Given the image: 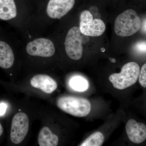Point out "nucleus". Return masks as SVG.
<instances>
[{"mask_svg":"<svg viewBox=\"0 0 146 146\" xmlns=\"http://www.w3.org/2000/svg\"><path fill=\"white\" fill-rule=\"evenodd\" d=\"M141 21L133 9H128L120 14L115 21V33L121 36H131L141 28Z\"/></svg>","mask_w":146,"mask_h":146,"instance_id":"obj_1","label":"nucleus"},{"mask_svg":"<svg viewBox=\"0 0 146 146\" xmlns=\"http://www.w3.org/2000/svg\"><path fill=\"white\" fill-rule=\"evenodd\" d=\"M140 67L137 63L131 62L125 64L119 73L110 76V81L116 89L123 90L136 83L139 77Z\"/></svg>","mask_w":146,"mask_h":146,"instance_id":"obj_2","label":"nucleus"},{"mask_svg":"<svg viewBox=\"0 0 146 146\" xmlns=\"http://www.w3.org/2000/svg\"><path fill=\"white\" fill-rule=\"evenodd\" d=\"M56 104L58 107L64 112L79 117L87 116L91 110L90 102L84 98L62 97L58 100Z\"/></svg>","mask_w":146,"mask_h":146,"instance_id":"obj_3","label":"nucleus"},{"mask_svg":"<svg viewBox=\"0 0 146 146\" xmlns=\"http://www.w3.org/2000/svg\"><path fill=\"white\" fill-rule=\"evenodd\" d=\"M106 25L100 19H94V17L88 10L82 11L80 16V30L82 34L86 36H101L106 30Z\"/></svg>","mask_w":146,"mask_h":146,"instance_id":"obj_4","label":"nucleus"},{"mask_svg":"<svg viewBox=\"0 0 146 146\" xmlns=\"http://www.w3.org/2000/svg\"><path fill=\"white\" fill-rule=\"evenodd\" d=\"M79 28L74 27L68 31L64 45L66 53L71 59L79 60L83 54L82 38Z\"/></svg>","mask_w":146,"mask_h":146,"instance_id":"obj_5","label":"nucleus"},{"mask_svg":"<svg viewBox=\"0 0 146 146\" xmlns=\"http://www.w3.org/2000/svg\"><path fill=\"white\" fill-rule=\"evenodd\" d=\"M29 121L27 115L23 112H18L12 119L10 138L14 144H19L25 138L29 129Z\"/></svg>","mask_w":146,"mask_h":146,"instance_id":"obj_6","label":"nucleus"},{"mask_svg":"<svg viewBox=\"0 0 146 146\" xmlns=\"http://www.w3.org/2000/svg\"><path fill=\"white\" fill-rule=\"evenodd\" d=\"M27 52L33 56L49 57L55 52V48L50 39L40 38L30 42L27 46Z\"/></svg>","mask_w":146,"mask_h":146,"instance_id":"obj_7","label":"nucleus"},{"mask_svg":"<svg viewBox=\"0 0 146 146\" xmlns=\"http://www.w3.org/2000/svg\"><path fill=\"white\" fill-rule=\"evenodd\" d=\"M75 0H50L46 9L47 15L52 19H60L74 7Z\"/></svg>","mask_w":146,"mask_h":146,"instance_id":"obj_8","label":"nucleus"},{"mask_svg":"<svg viewBox=\"0 0 146 146\" xmlns=\"http://www.w3.org/2000/svg\"><path fill=\"white\" fill-rule=\"evenodd\" d=\"M126 131L129 139L134 143L140 144L146 139V127L144 123H137L133 119L128 121Z\"/></svg>","mask_w":146,"mask_h":146,"instance_id":"obj_9","label":"nucleus"},{"mask_svg":"<svg viewBox=\"0 0 146 146\" xmlns=\"http://www.w3.org/2000/svg\"><path fill=\"white\" fill-rule=\"evenodd\" d=\"M31 84L33 87L40 89L48 94H52L57 88L56 82L46 75L34 76L31 80Z\"/></svg>","mask_w":146,"mask_h":146,"instance_id":"obj_10","label":"nucleus"},{"mask_svg":"<svg viewBox=\"0 0 146 146\" xmlns=\"http://www.w3.org/2000/svg\"><path fill=\"white\" fill-rule=\"evenodd\" d=\"M14 61V54L8 44L0 41V67L9 69L12 67Z\"/></svg>","mask_w":146,"mask_h":146,"instance_id":"obj_11","label":"nucleus"},{"mask_svg":"<svg viewBox=\"0 0 146 146\" xmlns=\"http://www.w3.org/2000/svg\"><path fill=\"white\" fill-rule=\"evenodd\" d=\"M17 13L14 0H0V19L8 21L15 18Z\"/></svg>","mask_w":146,"mask_h":146,"instance_id":"obj_12","label":"nucleus"},{"mask_svg":"<svg viewBox=\"0 0 146 146\" xmlns=\"http://www.w3.org/2000/svg\"><path fill=\"white\" fill-rule=\"evenodd\" d=\"M38 141L40 146H56L58 144V138L52 133L49 128L44 127L39 132Z\"/></svg>","mask_w":146,"mask_h":146,"instance_id":"obj_13","label":"nucleus"},{"mask_svg":"<svg viewBox=\"0 0 146 146\" xmlns=\"http://www.w3.org/2000/svg\"><path fill=\"white\" fill-rule=\"evenodd\" d=\"M71 88L78 92H84L89 88V82L84 77L80 75L74 76L69 82Z\"/></svg>","mask_w":146,"mask_h":146,"instance_id":"obj_14","label":"nucleus"},{"mask_svg":"<svg viewBox=\"0 0 146 146\" xmlns=\"http://www.w3.org/2000/svg\"><path fill=\"white\" fill-rule=\"evenodd\" d=\"M104 137L101 132H95L89 136L80 146H101L103 143Z\"/></svg>","mask_w":146,"mask_h":146,"instance_id":"obj_15","label":"nucleus"},{"mask_svg":"<svg viewBox=\"0 0 146 146\" xmlns=\"http://www.w3.org/2000/svg\"><path fill=\"white\" fill-rule=\"evenodd\" d=\"M139 82L143 87H146V64H144L140 70L139 75Z\"/></svg>","mask_w":146,"mask_h":146,"instance_id":"obj_16","label":"nucleus"},{"mask_svg":"<svg viewBox=\"0 0 146 146\" xmlns=\"http://www.w3.org/2000/svg\"><path fill=\"white\" fill-rule=\"evenodd\" d=\"M135 50L138 52L145 53H146V42L142 41L136 44L134 46Z\"/></svg>","mask_w":146,"mask_h":146,"instance_id":"obj_17","label":"nucleus"},{"mask_svg":"<svg viewBox=\"0 0 146 146\" xmlns=\"http://www.w3.org/2000/svg\"><path fill=\"white\" fill-rule=\"evenodd\" d=\"M7 106L3 103L0 104V116H3L5 114Z\"/></svg>","mask_w":146,"mask_h":146,"instance_id":"obj_18","label":"nucleus"},{"mask_svg":"<svg viewBox=\"0 0 146 146\" xmlns=\"http://www.w3.org/2000/svg\"><path fill=\"white\" fill-rule=\"evenodd\" d=\"M3 131V128L2 126L1 125V123H0V136H1L2 134Z\"/></svg>","mask_w":146,"mask_h":146,"instance_id":"obj_19","label":"nucleus"},{"mask_svg":"<svg viewBox=\"0 0 146 146\" xmlns=\"http://www.w3.org/2000/svg\"><path fill=\"white\" fill-rule=\"evenodd\" d=\"M109 60H110V61H111V62H112V63H116V60H115V58H109Z\"/></svg>","mask_w":146,"mask_h":146,"instance_id":"obj_20","label":"nucleus"}]
</instances>
